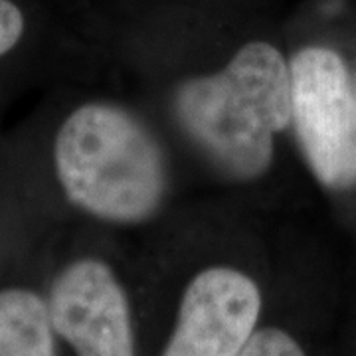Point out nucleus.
I'll list each match as a JSON object with an SVG mask.
<instances>
[{"label":"nucleus","mask_w":356,"mask_h":356,"mask_svg":"<svg viewBox=\"0 0 356 356\" xmlns=\"http://www.w3.org/2000/svg\"><path fill=\"white\" fill-rule=\"evenodd\" d=\"M182 127L228 177L252 180L273 159V139L291 125V67L267 42H250L212 76L177 93Z\"/></svg>","instance_id":"obj_1"},{"label":"nucleus","mask_w":356,"mask_h":356,"mask_svg":"<svg viewBox=\"0 0 356 356\" xmlns=\"http://www.w3.org/2000/svg\"><path fill=\"white\" fill-rule=\"evenodd\" d=\"M54 161L70 202L91 216L133 224L163 202V153L149 129L117 105L76 109L58 131Z\"/></svg>","instance_id":"obj_2"},{"label":"nucleus","mask_w":356,"mask_h":356,"mask_svg":"<svg viewBox=\"0 0 356 356\" xmlns=\"http://www.w3.org/2000/svg\"><path fill=\"white\" fill-rule=\"evenodd\" d=\"M291 125L313 175L329 188L356 184L355 76L331 48L309 46L289 62Z\"/></svg>","instance_id":"obj_3"},{"label":"nucleus","mask_w":356,"mask_h":356,"mask_svg":"<svg viewBox=\"0 0 356 356\" xmlns=\"http://www.w3.org/2000/svg\"><path fill=\"white\" fill-rule=\"evenodd\" d=\"M58 339L76 356H137V337L123 283L102 259L65 266L48 295Z\"/></svg>","instance_id":"obj_4"},{"label":"nucleus","mask_w":356,"mask_h":356,"mask_svg":"<svg viewBox=\"0 0 356 356\" xmlns=\"http://www.w3.org/2000/svg\"><path fill=\"white\" fill-rule=\"evenodd\" d=\"M261 307V289L248 273L206 267L184 287L175 327L159 356H242Z\"/></svg>","instance_id":"obj_5"},{"label":"nucleus","mask_w":356,"mask_h":356,"mask_svg":"<svg viewBox=\"0 0 356 356\" xmlns=\"http://www.w3.org/2000/svg\"><path fill=\"white\" fill-rule=\"evenodd\" d=\"M56 339L46 299L22 287L0 291V356H56Z\"/></svg>","instance_id":"obj_6"},{"label":"nucleus","mask_w":356,"mask_h":356,"mask_svg":"<svg viewBox=\"0 0 356 356\" xmlns=\"http://www.w3.org/2000/svg\"><path fill=\"white\" fill-rule=\"evenodd\" d=\"M242 356H307L299 341L280 327H257Z\"/></svg>","instance_id":"obj_7"},{"label":"nucleus","mask_w":356,"mask_h":356,"mask_svg":"<svg viewBox=\"0 0 356 356\" xmlns=\"http://www.w3.org/2000/svg\"><path fill=\"white\" fill-rule=\"evenodd\" d=\"M24 34V16L10 0H0V56L10 51Z\"/></svg>","instance_id":"obj_8"},{"label":"nucleus","mask_w":356,"mask_h":356,"mask_svg":"<svg viewBox=\"0 0 356 356\" xmlns=\"http://www.w3.org/2000/svg\"><path fill=\"white\" fill-rule=\"evenodd\" d=\"M355 86H356V74H355Z\"/></svg>","instance_id":"obj_9"}]
</instances>
